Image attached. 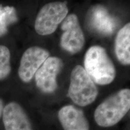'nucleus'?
Instances as JSON below:
<instances>
[{"instance_id": "obj_1", "label": "nucleus", "mask_w": 130, "mask_h": 130, "mask_svg": "<svg viewBox=\"0 0 130 130\" xmlns=\"http://www.w3.org/2000/svg\"><path fill=\"white\" fill-rule=\"evenodd\" d=\"M129 108V89H122L97 107L94 113L95 121L99 126L110 127L119 122Z\"/></svg>"}, {"instance_id": "obj_2", "label": "nucleus", "mask_w": 130, "mask_h": 130, "mask_svg": "<svg viewBox=\"0 0 130 130\" xmlns=\"http://www.w3.org/2000/svg\"><path fill=\"white\" fill-rule=\"evenodd\" d=\"M84 64L89 77L99 85L109 84L115 79V66L105 49L101 46L90 47L85 54Z\"/></svg>"}, {"instance_id": "obj_3", "label": "nucleus", "mask_w": 130, "mask_h": 130, "mask_svg": "<svg viewBox=\"0 0 130 130\" xmlns=\"http://www.w3.org/2000/svg\"><path fill=\"white\" fill-rule=\"evenodd\" d=\"M98 95L96 86L83 67L77 65L71 74L68 96L75 104L81 107L90 105Z\"/></svg>"}, {"instance_id": "obj_4", "label": "nucleus", "mask_w": 130, "mask_h": 130, "mask_svg": "<svg viewBox=\"0 0 130 130\" xmlns=\"http://www.w3.org/2000/svg\"><path fill=\"white\" fill-rule=\"evenodd\" d=\"M68 8L66 3L54 2L45 5L37 15L35 28L37 34L45 36L53 33L66 18Z\"/></svg>"}, {"instance_id": "obj_5", "label": "nucleus", "mask_w": 130, "mask_h": 130, "mask_svg": "<svg viewBox=\"0 0 130 130\" xmlns=\"http://www.w3.org/2000/svg\"><path fill=\"white\" fill-rule=\"evenodd\" d=\"M61 28L63 31L60 39L61 46L70 53L80 51L84 44V36L77 15L71 14L66 17Z\"/></svg>"}, {"instance_id": "obj_6", "label": "nucleus", "mask_w": 130, "mask_h": 130, "mask_svg": "<svg viewBox=\"0 0 130 130\" xmlns=\"http://www.w3.org/2000/svg\"><path fill=\"white\" fill-rule=\"evenodd\" d=\"M63 67L60 58L49 57L35 74L37 87L44 93H53L57 87V77Z\"/></svg>"}, {"instance_id": "obj_7", "label": "nucleus", "mask_w": 130, "mask_h": 130, "mask_svg": "<svg viewBox=\"0 0 130 130\" xmlns=\"http://www.w3.org/2000/svg\"><path fill=\"white\" fill-rule=\"evenodd\" d=\"M47 50L39 46H32L24 52L20 61L18 75L24 83H28L36 72L49 57Z\"/></svg>"}, {"instance_id": "obj_8", "label": "nucleus", "mask_w": 130, "mask_h": 130, "mask_svg": "<svg viewBox=\"0 0 130 130\" xmlns=\"http://www.w3.org/2000/svg\"><path fill=\"white\" fill-rule=\"evenodd\" d=\"M2 116L5 130H32L28 116L17 102L7 104Z\"/></svg>"}, {"instance_id": "obj_9", "label": "nucleus", "mask_w": 130, "mask_h": 130, "mask_svg": "<svg viewBox=\"0 0 130 130\" xmlns=\"http://www.w3.org/2000/svg\"><path fill=\"white\" fill-rule=\"evenodd\" d=\"M88 19L91 28L102 35L108 36L113 34L118 25L116 19L110 15L107 10L100 5L91 9Z\"/></svg>"}, {"instance_id": "obj_10", "label": "nucleus", "mask_w": 130, "mask_h": 130, "mask_svg": "<svg viewBox=\"0 0 130 130\" xmlns=\"http://www.w3.org/2000/svg\"><path fill=\"white\" fill-rule=\"evenodd\" d=\"M58 118L64 130H89V123L82 110L74 105L60 108Z\"/></svg>"}, {"instance_id": "obj_11", "label": "nucleus", "mask_w": 130, "mask_h": 130, "mask_svg": "<svg viewBox=\"0 0 130 130\" xmlns=\"http://www.w3.org/2000/svg\"><path fill=\"white\" fill-rule=\"evenodd\" d=\"M115 53L118 60L123 65L130 63V24H126L119 31L115 40Z\"/></svg>"}, {"instance_id": "obj_12", "label": "nucleus", "mask_w": 130, "mask_h": 130, "mask_svg": "<svg viewBox=\"0 0 130 130\" xmlns=\"http://www.w3.org/2000/svg\"><path fill=\"white\" fill-rule=\"evenodd\" d=\"M10 53L9 48L0 45V80L6 78L11 72Z\"/></svg>"}, {"instance_id": "obj_13", "label": "nucleus", "mask_w": 130, "mask_h": 130, "mask_svg": "<svg viewBox=\"0 0 130 130\" xmlns=\"http://www.w3.org/2000/svg\"><path fill=\"white\" fill-rule=\"evenodd\" d=\"M15 10L13 7L0 6V35L7 31V24L16 21Z\"/></svg>"}, {"instance_id": "obj_14", "label": "nucleus", "mask_w": 130, "mask_h": 130, "mask_svg": "<svg viewBox=\"0 0 130 130\" xmlns=\"http://www.w3.org/2000/svg\"><path fill=\"white\" fill-rule=\"evenodd\" d=\"M4 102L3 101L0 99V118H1V116L3 115V109H4Z\"/></svg>"}]
</instances>
